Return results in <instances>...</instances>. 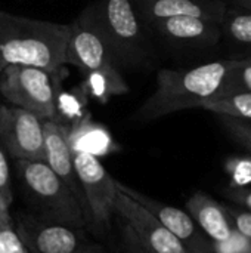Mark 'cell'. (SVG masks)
Returning a JSON list of instances; mask_svg holds the SVG:
<instances>
[{"label": "cell", "instance_id": "12", "mask_svg": "<svg viewBox=\"0 0 251 253\" xmlns=\"http://www.w3.org/2000/svg\"><path fill=\"white\" fill-rule=\"evenodd\" d=\"M166 43L179 49H210L222 39L220 22L197 16H173L148 25Z\"/></svg>", "mask_w": 251, "mask_h": 253}, {"label": "cell", "instance_id": "26", "mask_svg": "<svg viewBox=\"0 0 251 253\" xmlns=\"http://www.w3.org/2000/svg\"><path fill=\"white\" fill-rule=\"evenodd\" d=\"M226 211L229 216L232 218L235 230L246 239L251 240V212L240 209L237 206H231V205H226Z\"/></svg>", "mask_w": 251, "mask_h": 253}, {"label": "cell", "instance_id": "9", "mask_svg": "<svg viewBox=\"0 0 251 253\" xmlns=\"http://www.w3.org/2000/svg\"><path fill=\"white\" fill-rule=\"evenodd\" d=\"M0 144L15 160H44L43 120L24 108L0 104Z\"/></svg>", "mask_w": 251, "mask_h": 253}, {"label": "cell", "instance_id": "3", "mask_svg": "<svg viewBox=\"0 0 251 253\" xmlns=\"http://www.w3.org/2000/svg\"><path fill=\"white\" fill-rule=\"evenodd\" d=\"M67 62L75 65L86 76V89L95 98L105 101L129 90L99 25L93 4L70 24Z\"/></svg>", "mask_w": 251, "mask_h": 253}, {"label": "cell", "instance_id": "1", "mask_svg": "<svg viewBox=\"0 0 251 253\" xmlns=\"http://www.w3.org/2000/svg\"><path fill=\"white\" fill-rule=\"evenodd\" d=\"M238 61L240 58H229L189 68L160 70L154 93L138 108L133 120L148 123L178 111L201 108L206 101L219 95L226 76Z\"/></svg>", "mask_w": 251, "mask_h": 253}, {"label": "cell", "instance_id": "25", "mask_svg": "<svg viewBox=\"0 0 251 253\" xmlns=\"http://www.w3.org/2000/svg\"><path fill=\"white\" fill-rule=\"evenodd\" d=\"M215 253H251V240L235 231L228 240L213 243Z\"/></svg>", "mask_w": 251, "mask_h": 253}, {"label": "cell", "instance_id": "21", "mask_svg": "<svg viewBox=\"0 0 251 253\" xmlns=\"http://www.w3.org/2000/svg\"><path fill=\"white\" fill-rule=\"evenodd\" d=\"M0 253H30L15 228L9 211L0 209Z\"/></svg>", "mask_w": 251, "mask_h": 253}, {"label": "cell", "instance_id": "2", "mask_svg": "<svg viewBox=\"0 0 251 253\" xmlns=\"http://www.w3.org/2000/svg\"><path fill=\"white\" fill-rule=\"evenodd\" d=\"M68 37L70 24L0 10V71L6 65L59 71L67 62Z\"/></svg>", "mask_w": 251, "mask_h": 253}, {"label": "cell", "instance_id": "11", "mask_svg": "<svg viewBox=\"0 0 251 253\" xmlns=\"http://www.w3.org/2000/svg\"><path fill=\"white\" fill-rule=\"evenodd\" d=\"M114 215L124 221L136 237L158 253H188L183 245L142 205L117 188Z\"/></svg>", "mask_w": 251, "mask_h": 253}, {"label": "cell", "instance_id": "24", "mask_svg": "<svg viewBox=\"0 0 251 253\" xmlns=\"http://www.w3.org/2000/svg\"><path fill=\"white\" fill-rule=\"evenodd\" d=\"M13 200L12 182H10V170L6 157V151L0 144V209L9 211Z\"/></svg>", "mask_w": 251, "mask_h": 253}, {"label": "cell", "instance_id": "10", "mask_svg": "<svg viewBox=\"0 0 251 253\" xmlns=\"http://www.w3.org/2000/svg\"><path fill=\"white\" fill-rule=\"evenodd\" d=\"M117 188L148 209L183 245L188 253H215L212 240L201 231V228L186 211L151 199L118 181Z\"/></svg>", "mask_w": 251, "mask_h": 253}, {"label": "cell", "instance_id": "8", "mask_svg": "<svg viewBox=\"0 0 251 253\" xmlns=\"http://www.w3.org/2000/svg\"><path fill=\"white\" fill-rule=\"evenodd\" d=\"M72 160L84 196L89 231L98 237L109 236L114 224L117 181L108 173L98 156L72 151Z\"/></svg>", "mask_w": 251, "mask_h": 253}, {"label": "cell", "instance_id": "5", "mask_svg": "<svg viewBox=\"0 0 251 253\" xmlns=\"http://www.w3.org/2000/svg\"><path fill=\"white\" fill-rule=\"evenodd\" d=\"M93 9L118 68H145L154 62L146 25L132 0H99Z\"/></svg>", "mask_w": 251, "mask_h": 253}, {"label": "cell", "instance_id": "14", "mask_svg": "<svg viewBox=\"0 0 251 253\" xmlns=\"http://www.w3.org/2000/svg\"><path fill=\"white\" fill-rule=\"evenodd\" d=\"M141 21L148 27L173 16H197L220 22L228 3L225 0H132Z\"/></svg>", "mask_w": 251, "mask_h": 253}, {"label": "cell", "instance_id": "22", "mask_svg": "<svg viewBox=\"0 0 251 253\" xmlns=\"http://www.w3.org/2000/svg\"><path fill=\"white\" fill-rule=\"evenodd\" d=\"M229 187H249L251 184V154L231 156L225 162Z\"/></svg>", "mask_w": 251, "mask_h": 253}, {"label": "cell", "instance_id": "29", "mask_svg": "<svg viewBox=\"0 0 251 253\" xmlns=\"http://www.w3.org/2000/svg\"><path fill=\"white\" fill-rule=\"evenodd\" d=\"M0 104H1V102H0Z\"/></svg>", "mask_w": 251, "mask_h": 253}, {"label": "cell", "instance_id": "6", "mask_svg": "<svg viewBox=\"0 0 251 253\" xmlns=\"http://www.w3.org/2000/svg\"><path fill=\"white\" fill-rule=\"evenodd\" d=\"M38 67L6 65L0 71V96L13 107L36 114L40 120H58V74Z\"/></svg>", "mask_w": 251, "mask_h": 253}, {"label": "cell", "instance_id": "17", "mask_svg": "<svg viewBox=\"0 0 251 253\" xmlns=\"http://www.w3.org/2000/svg\"><path fill=\"white\" fill-rule=\"evenodd\" d=\"M222 36L228 39L240 50L251 53V10L228 4L220 21Z\"/></svg>", "mask_w": 251, "mask_h": 253}, {"label": "cell", "instance_id": "19", "mask_svg": "<svg viewBox=\"0 0 251 253\" xmlns=\"http://www.w3.org/2000/svg\"><path fill=\"white\" fill-rule=\"evenodd\" d=\"M109 234H112V245L108 246L109 253H158L145 246L130 230V227L115 215Z\"/></svg>", "mask_w": 251, "mask_h": 253}, {"label": "cell", "instance_id": "16", "mask_svg": "<svg viewBox=\"0 0 251 253\" xmlns=\"http://www.w3.org/2000/svg\"><path fill=\"white\" fill-rule=\"evenodd\" d=\"M68 141L72 151H84L93 156L105 154L111 147V136L107 129L89 119H81L68 127Z\"/></svg>", "mask_w": 251, "mask_h": 253}, {"label": "cell", "instance_id": "7", "mask_svg": "<svg viewBox=\"0 0 251 253\" xmlns=\"http://www.w3.org/2000/svg\"><path fill=\"white\" fill-rule=\"evenodd\" d=\"M13 224L30 253H109L87 228L46 221L30 212H19Z\"/></svg>", "mask_w": 251, "mask_h": 253}, {"label": "cell", "instance_id": "4", "mask_svg": "<svg viewBox=\"0 0 251 253\" xmlns=\"http://www.w3.org/2000/svg\"><path fill=\"white\" fill-rule=\"evenodd\" d=\"M24 199L37 218L89 230L86 211L44 160H16Z\"/></svg>", "mask_w": 251, "mask_h": 253}, {"label": "cell", "instance_id": "13", "mask_svg": "<svg viewBox=\"0 0 251 253\" xmlns=\"http://www.w3.org/2000/svg\"><path fill=\"white\" fill-rule=\"evenodd\" d=\"M43 136H44V162L59 176V179L72 191V194L80 202V205L83 206L87 215L83 190L74 168L72 150L68 141V127L56 120H44Z\"/></svg>", "mask_w": 251, "mask_h": 253}, {"label": "cell", "instance_id": "23", "mask_svg": "<svg viewBox=\"0 0 251 253\" xmlns=\"http://www.w3.org/2000/svg\"><path fill=\"white\" fill-rule=\"evenodd\" d=\"M217 120L226 135L240 147L246 148L251 154V122L250 120H241L235 117L228 116H217Z\"/></svg>", "mask_w": 251, "mask_h": 253}, {"label": "cell", "instance_id": "18", "mask_svg": "<svg viewBox=\"0 0 251 253\" xmlns=\"http://www.w3.org/2000/svg\"><path fill=\"white\" fill-rule=\"evenodd\" d=\"M201 108L212 111L216 116H228L251 122V92L219 95L206 101Z\"/></svg>", "mask_w": 251, "mask_h": 253}, {"label": "cell", "instance_id": "15", "mask_svg": "<svg viewBox=\"0 0 251 253\" xmlns=\"http://www.w3.org/2000/svg\"><path fill=\"white\" fill-rule=\"evenodd\" d=\"M186 212L212 243L225 242L237 231L226 211V205L219 203L204 191H197L188 199Z\"/></svg>", "mask_w": 251, "mask_h": 253}, {"label": "cell", "instance_id": "27", "mask_svg": "<svg viewBox=\"0 0 251 253\" xmlns=\"http://www.w3.org/2000/svg\"><path fill=\"white\" fill-rule=\"evenodd\" d=\"M222 194L234 206L251 212V188L249 187H228L222 190Z\"/></svg>", "mask_w": 251, "mask_h": 253}, {"label": "cell", "instance_id": "20", "mask_svg": "<svg viewBox=\"0 0 251 253\" xmlns=\"http://www.w3.org/2000/svg\"><path fill=\"white\" fill-rule=\"evenodd\" d=\"M238 92H251V55L240 58L238 64L226 76L219 95H231Z\"/></svg>", "mask_w": 251, "mask_h": 253}, {"label": "cell", "instance_id": "28", "mask_svg": "<svg viewBox=\"0 0 251 253\" xmlns=\"http://www.w3.org/2000/svg\"><path fill=\"white\" fill-rule=\"evenodd\" d=\"M229 6L240 7V9H247L251 10V0H225Z\"/></svg>", "mask_w": 251, "mask_h": 253}]
</instances>
